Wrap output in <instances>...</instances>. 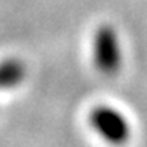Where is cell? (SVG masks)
<instances>
[{"instance_id":"obj_1","label":"cell","mask_w":147,"mask_h":147,"mask_svg":"<svg viewBox=\"0 0 147 147\" xmlns=\"http://www.w3.org/2000/svg\"><path fill=\"white\" fill-rule=\"evenodd\" d=\"M92 57L96 67L105 75H114L121 71L124 53L121 38L114 27L105 24L96 30L92 41Z\"/></svg>"},{"instance_id":"obj_2","label":"cell","mask_w":147,"mask_h":147,"mask_svg":"<svg viewBox=\"0 0 147 147\" xmlns=\"http://www.w3.org/2000/svg\"><path fill=\"white\" fill-rule=\"evenodd\" d=\"M89 124L100 138L113 144H122L130 138L127 117L110 105H97L89 113Z\"/></svg>"},{"instance_id":"obj_3","label":"cell","mask_w":147,"mask_h":147,"mask_svg":"<svg viewBox=\"0 0 147 147\" xmlns=\"http://www.w3.org/2000/svg\"><path fill=\"white\" fill-rule=\"evenodd\" d=\"M25 64L20 59L6 58L0 61V91L17 88L25 78Z\"/></svg>"}]
</instances>
